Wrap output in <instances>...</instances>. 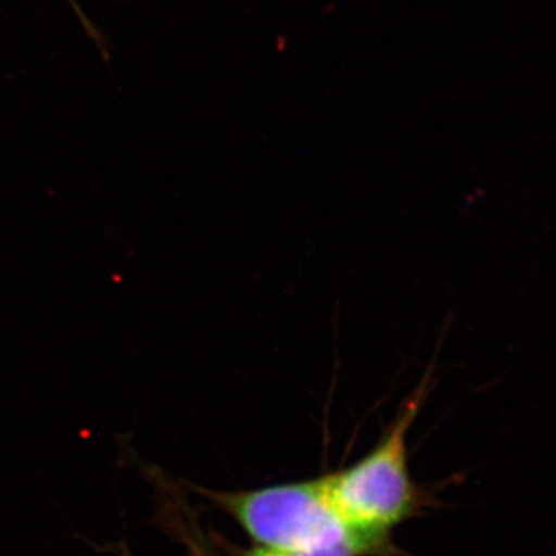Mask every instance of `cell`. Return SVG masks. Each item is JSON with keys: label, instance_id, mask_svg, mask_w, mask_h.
I'll use <instances>...</instances> for the list:
<instances>
[{"label": "cell", "instance_id": "7a4b0ae2", "mask_svg": "<svg viewBox=\"0 0 556 556\" xmlns=\"http://www.w3.org/2000/svg\"><path fill=\"white\" fill-rule=\"evenodd\" d=\"M195 490L228 514L257 547L276 554H306L354 532L332 507L325 478L243 492Z\"/></svg>", "mask_w": 556, "mask_h": 556}, {"label": "cell", "instance_id": "5b68a950", "mask_svg": "<svg viewBox=\"0 0 556 556\" xmlns=\"http://www.w3.org/2000/svg\"><path fill=\"white\" fill-rule=\"evenodd\" d=\"M68 2H72V3H73V5H75V7H76L75 0H68Z\"/></svg>", "mask_w": 556, "mask_h": 556}, {"label": "cell", "instance_id": "6da1fadb", "mask_svg": "<svg viewBox=\"0 0 556 556\" xmlns=\"http://www.w3.org/2000/svg\"><path fill=\"white\" fill-rule=\"evenodd\" d=\"M430 379L428 371L367 456L324 477L332 507L357 532L390 540L394 527L416 517L424 507L422 493L409 473L407 439L430 394Z\"/></svg>", "mask_w": 556, "mask_h": 556}, {"label": "cell", "instance_id": "277c9868", "mask_svg": "<svg viewBox=\"0 0 556 556\" xmlns=\"http://www.w3.org/2000/svg\"><path fill=\"white\" fill-rule=\"evenodd\" d=\"M244 556H287L276 554V552L265 551V548L255 547L254 551L248 552Z\"/></svg>", "mask_w": 556, "mask_h": 556}, {"label": "cell", "instance_id": "3957f363", "mask_svg": "<svg viewBox=\"0 0 556 556\" xmlns=\"http://www.w3.org/2000/svg\"><path fill=\"white\" fill-rule=\"evenodd\" d=\"M188 544L190 548H192V556H207L204 554L203 551H201L200 546H197V544H193L192 541L188 540ZM118 556H134L130 554L129 551H127L126 546H119Z\"/></svg>", "mask_w": 556, "mask_h": 556}]
</instances>
